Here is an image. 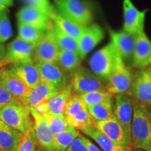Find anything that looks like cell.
Segmentation results:
<instances>
[{
	"label": "cell",
	"instance_id": "4",
	"mask_svg": "<svg viewBox=\"0 0 151 151\" xmlns=\"http://www.w3.org/2000/svg\"><path fill=\"white\" fill-rule=\"evenodd\" d=\"M120 56L111 42L92 55L89 60L92 71L103 81H107L116 68Z\"/></svg>",
	"mask_w": 151,
	"mask_h": 151
},
{
	"label": "cell",
	"instance_id": "27",
	"mask_svg": "<svg viewBox=\"0 0 151 151\" xmlns=\"http://www.w3.org/2000/svg\"><path fill=\"white\" fill-rule=\"evenodd\" d=\"M79 135L78 129L71 125L65 131L54 134V151H65Z\"/></svg>",
	"mask_w": 151,
	"mask_h": 151
},
{
	"label": "cell",
	"instance_id": "41",
	"mask_svg": "<svg viewBox=\"0 0 151 151\" xmlns=\"http://www.w3.org/2000/svg\"><path fill=\"white\" fill-rule=\"evenodd\" d=\"M14 4L13 0H0V10H6Z\"/></svg>",
	"mask_w": 151,
	"mask_h": 151
},
{
	"label": "cell",
	"instance_id": "39",
	"mask_svg": "<svg viewBox=\"0 0 151 151\" xmlns=\"http://www.w3.org/2000/svg\"><path fill=\"white\" fill-rule=\"evenodd\" d=\"M65 151H88L84 143H83L81 134L73 141Z\"/></svg>",
	"mask_w": 151,
	"mask_h": 151
},
{
	"label": "cell",
	"instance_id": "22",
	"mask_svg": "<svg viewBox=\"0 0 151 151\" xmlns=\"http://www.w3.org/2000/svg\"><path fill=\"white\" fill-rule=\"evenodd\" d=\"M58 93L52 87L41 81L37 86L30 88L24 100L23 104L29 108H35L37 105L48 101Z\"/></svg>",
	"mask_w": 151,
	"mask_h": 151
},
{
	"label": "cell",
	"instance_id": "21",
	"mask_svg": "<svg viewBox=\"0 0 151 151\" xmlns=\"http://www.w3.org/2000/svg\"><path fill=\"white\" fill-rule=\"evenodd\" d=\"M7 68L29 88H34L41 81L40 73L35 63L11 65Z\"/></svg>",
	"mask_w": 151,
	"mask_h": 151
},
{
	"label": "cell",
	"instance_id": "34",
	"mask_svg": "<svg viewBox=\"0 0 151 151\" xmlns=\"http://www.w3.org/2000/svg\"><path fill=\"white\" fill-rule=\"evenodd\" d=\"M86 109H87V106L81 99L80 94L72 92L71 97L66 104L64 115L65 117H69Z\"/></svg>",
	"mask_w": 151,
	"mask_h": 151
},
{
	"label": "cell",
	"instance_id": "36",
	"mask_svg": "<svg viewBox=\"0 0 151 151\" xmlns=\"http://www.w3.org/2000/svg\"><path fill=\"white\" fill-rule=\"evenodd\" d=\"M22 1L27 6L39 9L50 17L55 11L50 4V0H22Z\"/></svg>",
	"mask_w": 151,
	"mask_h": 151
},
{
	"label": "cell",
	"instance_id": "46",
	"mask_svg": "<svg viewBox=\"0 0 151 151\" xmlns=\"http://www.w3.org/2000/svg\"><path fill=\"white\" fill-rule=\"evenodd\" d=\"M133 151H146V150H142V149H135V150H134Z\"/></svg>",
	"mask_w": 151,
	"mask_h": 151
},
{
	"label": "cell",
	"instance_id": "32",
	"mask_svg": "<svg viewBox=\"0 0 151 151\" xmlns=\"http://www.w3.org/2000/svg\"><path fill=\"white\" fill-rule=\"evenodd\" d=\"M80 96L87 107L101 103L109 98L113 97V94L107 91V90L87 92L80 94Z\"/></svg>",
	"mask_w": 151,
	"mask_h": 151
},
{
	"label": "cell",
	"instance_id": "16",
	"mask_svg": "<svg viewBox=\"0 0 151 151\" xmlns=\"http://www.w3.org/2000/svg\"><path fill=\"white\" fill-rule=\"evenodd\" d=\"M71 94H72V88L71 84L69 83L51 99L46 102L37 105L34 109L42 116L62 115L64 114L66 104L71 97Z\"/></svg>",
	"mask_w": 151,
	"mask_h": 151
},
{
	"label": "cell",
	"instance_id": "24",
	"mask_svg": "<svg viewBox=\"0 0 151 151\" xmlns=\"http://www.w3.org/2000/svg\"><path fill=\"white\" fill-rule=\"evenodd\" d=\"M81 132L93 139L103 151H132V146H126L115 143L99 132L96 126L83 130Z\"/></svg>",
	"mask_w": 151,
	"mask_h": 151
},
{
	"label": "cell",
	"instance_id": "9",
	"mask_svg": "<svg viewBox=\"0 0 151 151\" xmlns=\"http://www.w3.org/2000/svg\"><path fill=\"white\" fill-rule=\"evenodd\" d=\"M126 94L135 101L151 105V78L148 69H141L133 74L131 87Z\"/></svg>",
	"mask_w": 151,
	"mask_h": 151
},
{
	"label": "cell",
	"instance_id": "8",
	"mask_svg": "<svg viewBox=\"0 0 151 151\" xmlns=\"http://www.w3.org/2000/svg\"><path fill=\"white\" fill-rule=\"evenodd\" d=\"M34 47L35 44L16 37L6 48L4 60L8 62L10 65L34 63Z\"/></svg>",
	"mask_w": 151,
	"mask_h": 151
},
{
	"label": "cell",
	"instance_id": "3",
	"mask_svg": "<svg viewBox=\"0 0 151 151\" xmlns=\"http://www.w3.org/2000/svg\"><path fill=\"white\" fill-rule=\"evenodd\" d=\"M0 120L23 134L33 129L29 108L18 101L0 109Z\"/></svg>",
	"mask_w": 151,
	"mask_h": 151
},
{
	"label": "cell",
	"instance_id": "37",
	"mask_svg": "<svg viewBox=\"0 0 151 151\" xmlns=\"http://www.w3.org/2000/svg\"><path fill=\"white\" fill-rule=\"evenodd\" d=\"M37 141H36L34 129L30 130L24 134L20 142L18 151H35Z\"/></svg>",
	"mask_w": 151,
	"mask_h": 151
},
{
	"label": "cell",
	"instance_id": "43",
	"mask_svg": "<svg viewBox=\"0 0 151 151\" xmlns=\"http://www.w3.org/2000/svg\"><path fill=\"white\" fill-rule=\"evenodd\" d=\"M9 65V63L7 61H6L5 60H0V67H8Z\"/></svg>",
	"mask_w": 151,
	"mask_h": 151
},
{
	"label": "cell",
	"instance_id": "30",
	"mask_svg": "<svg viewBox=\"0 0 151 151\" xmlns=\"http://www.w3.org/2000/svg\"><path fill=\"white\" fill-rule=\"evenodd\" d=\"M52 29L60 50H67L78 52V41L76 39L62 32L54 23Z\"/></svg>",
	"mask_w": 151,
	"mask_h": 151
},
{
	"label": "cell",
	"instance_id": "19",
	"mask_svg": "<svg viewBox=\"0 0 151 151\" xmlns=\"http://www.w3.org/2000/svg\"><path fill=\"white\" fill-rule=\"evenodd\" d=\"M109 33L111 43L115 47L123 61L132 58L134 48L136 36L130 35L124 30L115 31L111 28L109 29Z\"/></svg>",
	"mask_w": 151,
	"mask_h": 151
},
{
	"label": "cell",
	"instance_id": "10",
	"mask_svg": "<svg viewBox=\"0 0 151 151\" xmlns=\"http://www.w3.org/2000/svg\"><path fill=\"white\" fill-rule=\"evenodd\" d=\"M123 29L126 32L137 36L144 31L147 10H139L131 0H123Z\"/></svg>",
	"mask_w": 151,
	"mask_h": 151
},
{
	"label": "cell",
	"instance_id": "11",
	"mask_svg": "<svg viewBox=\"0 0 151 151\" xmlns=\"http://www.w3.org/2000/svg\"><path fill=\"white\" fill-rule=\"evenodd\" d=\"M37 144L45 151H54L52 133L46 119L34 108H29Z\"/></svg>",
	"mask_w": 151,
	"mask_h": 151
},
{
	"label": "cell",
	"instance_id": "33",
	"mask_svg": "<svg viewBox=\"0 0 151 151\" xmlns=\"http://www.w3.org/2000/svg\"><path fill=\"white\" fill-rule=\"evenodd\" d=\"M46 119L47 123L53 134L60 133L67 129L69 124L64 114L62 115H44L43 116Z\"/></svg>",
	"mask_w": 151,
	"mask_h": 151
},
{
	"label": "cell",
	"instance_id": "6",
	"mask_svg": "<svg viewBox=\"0 0 151 151\" xmlns=\"http://www.w3.org/2000/svg\"><path fill=\"white\" fill-rule=\"evenodd\" d=\"M59 52V47L51 28L48 30L40 40L35 44L33 52L34 63L56 64Z\"/></svg>",
	"mask_w": 151,
	"mask_h": 151
},
{
	"label": "cell",
	"instance_id": "5",
	"mask_svg": "<svg viewBox=\"0 0 151 151\" xmlns=\"http://www.w3.org/2000/svg\"><path fill=\"white\" fill-rule=\"evenodd\" d=\"M70 84L72 92L78 94L106 90V84L104 81L83 66H80L73 73Z\"/></svg>",
	"mask_w": 151,
	"mask_h": 151
},
{
	"label": "cell",
	"instance_id": "38",
	"mask_svg": "<svg viewBox=\"0 0 151 151\" xmlns=\"http://www.w3.org/2000/svg\"><path fill=\"white\" fill-rule=\"evenodd\" d=\"M18 101L6 90L0 86V109L9 104Z\"/></svg>",
	"mask_w": 151,
	"mask_h": 151
},
{
	"label": "cell",
	"instance_id": "28",
	"mask_svg": "<svg viewBox=\"0 0 151 151\" xmlns=\"http://www.w3.org/2000/svg\"><path fill=\"white\" fill-rule=\"evenodd\" d=\"M50 18L52 22L56 26H58L62 32L76 39H78L80 37L85 27L65 18L58 14L55 11L52 13Z\"/></svg>",
	"mask_w": 151,
	"mask_h": 151
},
{
	"label": "cell",
	"instance_id": "35",
	"mask_svg": "<svg viewBox=\"0 0 151 151\" xmlns=\"http://www.w3.org/2000/svg\"><path fill=\"white\" fill-rule=\"evenodd\" d=\"M12 27L6 10H0V42L4 43L12 36Z\"/></svg>",
	"mask_w": 151,
	"mask_h": 151
},
{
	"label": "cell",
	"instance_id": "31",
	"mask_svg": "<svg viewBox=\"0 0 151 151\" xmlns=\"http://www.w3.org/2000/svg\"><path fill=\"white\" fill-rule=\"evenodd\" d=\"M46 32L32 26L18 23V37L28 43L35 44L43 37Z\"/></svg>",
	"mask_w": 151,
	"mask_h": 151
},
{
	"label": "cell",
	"instance_id": "2",
	"mask_svg": "<svg viewBox=\"0 0 151 151\" xmlns=\"http://www.w3.org/2000/svg\"><path fill=\"white\" fill-rule=\"evenodd\" d=\"M57 13L74 23L86 27L93 21V11L86 0H55Z\"/></svg>",
	"mask_w": 151,
	"mask_h": 151
},
{
	"label": "cell",
	"instance_id": "17",
	"mask_svg": "<svg viewBox=\"0 0 151 151\" xmlns=\"http://www.w3.org/2000/svg\"><path fill=\"white\" fill-rule=\"evenodd\" d=\"M114 116L131 136V125L133 116V101L127 94H118L115 97Z\"/></svg>",
	"mask_w": 151,
	"mask_h": 151
},
{
	"label": "cell",
	"instance_id": "13",
	"mask_svg": "<svg viewBox=\"0 0 151 151\" xmlns=\"http://www.w3.org/2000/svg\"><path fill=\"white\" fill-rule=\"evenodd\" d=\"M95 125L99 132L115 143L126 146H132L131 136L114 116L106 120L95 121Z\"/></svg>",
	"mask_w": 151,
	"mask_h": 151
},
{
	"label": "cell",
	"instance_id": "18",
	"mask_svg": "<svg viewBox=\"0 0 151 151\" xmlns=\"http://www.w3.org/2000/svg\"><path fill=\"white\" fill-rule=\"evenodd\" d=\"M0 86L22 104L30 89L13 74L7 67H0Z\"/></svg>",
	"mask_w": 151,
	"mask_h": 151
},
{
	"label": "cell",
	"instance_id": "12",
	"mask_svg": "<svg viewBox=\"0 0 151 151\" xmlns=\"http://www.w3.org/2000/svg\"><path fill=\"white\" fill-rule=\"evenodd\" d=\"M104 32L101 26L91 23L84 27L78 39V52L83 60L92 50L95 48L104 39Z\"/></svg>",
	"mask_w": 151,
	"mask_h": 151
},
{
	"label": "cell",
	"instance_id": "45",
	"mask_svg": "<svg viewBox=\"0 0 151 151\" xmlns=\"http://www.w3.org/2000/svg\"><path fill=\"white\" fill-rule=\"evenodd\" d=\"M149 67H150V68H148V71L149 74H150V78H151V65H150V66H149Z\"/></svg>",
	"mask_w": 151,
	"mask_h": 151
},
{
	"label": "cell",
	"instance_id": "47",
	"mask_svg": "<svg viewBox=\"0 0 151 151\" xmlns=\"http://www.w3.org/2000/svg\"><path fill=\"white\" fill-rule=\"evenodd\" d=\"M35 151H45V150H41V149H36V150H35Z\"/></svg>",
	"mask_w": 151,
	"mask_h": 151
},
{
	"label": "cell",
	"instance_id": "29",
	"mask_svg": "<svg viewBox=\"0 0 151 151\" xmlns=\"http://www.w3.org/2000/svg\"><path fill=\"white\" fill-rule=\"evenodd\" d=\"M66 119H67V121L69 125L80 130L81 132L88 129V128L96 126L95 121L90 116L87 109L76 113L71 116L66 117Z\"/></svg>",
	"mask_w": 151,
	"mask_h": 151
},
{
	"label": "cell",
	"instance_id": "20",
	"mask_svg": "<svg viewBox=\"0 0 151 151\" xmlns=\"http://www.w3.org/2000/svg\"><path fill=\"white\" fill-rule=\"evenodd\" d=\"M151 58V41L143 31L136 36L134 48L132 56V66L135 68L146 67Z\"/></svg>",
	"mask_w": 151,
	"mask_h": 151
},
{
	"label": "cell",
	"instance_id": "15",
	"mask_svg": "<svg viewBox=\"0 0 151 151\" xmlns=\"http://www.w3.org/2000/svg\"><path fill=\"white\" fill-rule=\"evenodd\" d=\"M18 23L25 24L34 27L47 32L52 27L53 22H51V18L46 14L39 9L25 6L20 9L17 14Z\"/></svg>",
	"mask_w": 151,
	"mask_h": 151
},
{
	"label": "cell",
	"instance_id": "14",
	"mask_svg": "<svg viewBox=\"0 0 151 151\" xmlns=\"http://www.w3.org/2000/svg\"><path fill=\"white\" fill-rule=\"evenodd\" d=\"M40 73L41 81L59 92L67 86L66 73L55 63L36 64Z\"/></svg>",
	"mask_w": 151,
	"mask_h": 151
},
{
	"label": "cell",
	"instance_id": "1",
	"mask_svg": "<svg viewBox=\"0 0 151 151\" xmlns=\"http://www.w3.org/2000/svg\"><path fill=\"white\" fill-rule=\"evenodd\" d=\"M131 146L151 151V105L135 101L131 125Z\"/></svg>",
	"mask_w": 151,
	"mask_h": 151
},
{
	"label": "cell",
	"instance_id": "44",
	"mask_svg": "<svg viewBox=\"0 0 151 151\" xmlns=\"http://www.w3.org/2000/svg\"><path fill=\"white\" fill-rule=\"evenodd\" d=\"M150 65H151V58H150V60H148V62H147V64H146V67H149V66H150Z\"/></svg>",
	"mask_w": 151,
	"mask_h": 151
},
{
	"label": "cell",
	"instance_id": "42",
	"mask_svg": "<svg viewBox=\"0 0 151 151\" xmlns=\"http://www.w3.org/2000/svg\"><path fill=\"white\" fill-rule=\"evenodd\" d=\"M6 47L2 43L0 42V60H3L5 55Z\"/></svg>",
	"mask_w": 151,
	"mask_h": 151
},
{
	"label": "cell",
	"instance_id": "23",
	"mask_svg": "<svg viewBox=\"0 0 151 151\" xmlns=\"http://www.w3.org/2000/svg\"><path fill=\"white\" fill-rule=\"evenodd\" d=\"M23 135L0 120V151H18Z\"/></svg>",
	"mask_w": 151,
	"mask_h": 151
},
{
	"label": "cell",
	"instance_id": "40",
	"mask_svg": "<svg viewBox=\"0 0 151 151\" xmlns=\"http://www.w3.org/2000/svg\"><path fill=\"white\" fill-rule=\"evenodd\" d=\"M81 137L88 151H103L99 146H96L92 141H90L88 138L82 134H81Z\"/></svg>",
	"mask_w": 151,
	"mask_h": 151
},
{
	"label": "cell",
	"instance_id": "7",
	"mask_svg": "<svg viewBox=\"0 0 151 151\" xmlns=\"http://www.w3.org/2000/svg\"><path fill=\"white\" fill-rule=\"evenodd\" d=\"M132 80L133 74L120 57L116 68L106 81L107 91L113 95L127 93L131 87Z\"/></svg>",
	"mask_w": 151,
	"mask_h": 151
},
{
	"label": "cell",
	"instance_id": "26",
	"mask_svg": "<svg viewBox=\"0 0 151 151\" xmlns=\"http://www.w3.org/2000/svg\"><path fill=\"white\" fill-rule=\"evenodd\" d=\"M113 106L114 101L113 97H111L101 103L88 106L87 109L94 121H101L114 116Z\"/></svg>",
	"mask_w": 151,
	"mask_h": 151
},
{
	"label": "cell",
	"instance_id": "25",
	"mask_svg": "<svg viewBox=\"0 0 151 151\" xmlns=\"http://www.w3.org/2000/svg\"><path fill=\"white\" fill-rule=\"evenodd\" d=\"M81 60L82 59L78 52L61 50L58 54L56 64L65 73H73L81 66Z\"/></svg>",
	"mask_w": 151,
	"mask_h": 151
}]
</instances>
